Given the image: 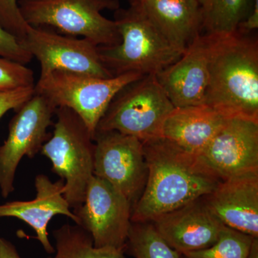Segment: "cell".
<instances>
[{"instance_id":"1","label":"cell","mask_w":258,"mask_h":258,"mask_svg":"<svg viewBox=\"0 0 258 258\" xmlns=\"http://www.w3.org/2000/svg\"><path fill=\"white\" fill-rule=\"evenodd\" d=\"M143 143L147 179L138 201L132 208V222L154 219L206 196L221 180L200 162L164 138Z\"/></svg>"},{"instance_id":"2","label":"cell","mask_w":258,"mask_h":258,"mask_svg":"<svg viewBox=\"0 0 258 258\" xmlns=\"http://www.w3.org/2000/svg\"><path fill=\"white\" fill-rule=\"evenodd\" d=\"M248 34L238 31L227 36L208 35L205 104L227 118L258 120V42Z\"/></svg>"},{"instance_id":"3","label":"cell","mask_w":258,"mask_h":258,"mask_svg":"<svg viewBox=\"0 0 258 258\" xmlns=\"http://www.w3.org/2000/svg\"><path fill=\"white\" fill-rule=\"evenodd\" d=\"M114 18L121 41L113 46H98L102 63L113 76L156 75L182 55L137 8H119Z\"/></svg>"},{"instance_id":"4","label":"cell","mask_w":258,"mask_h":258,"mask_svg":"<svg viewBox=\"0 0 258 258\" xmlns=\"http://www.w3.org/2000/svg\"><path fill=\"white\" fill-rule=\"evenodd\" d=\"M52 137L40 153L50 159L52 171L64 181L63 196L71 208L83 203L90 179L93 176L95 142L82 118L66 107L55 111Z\"/></svg>"},{"instance_id":"5","label":"cell","mask_w":258,"mask_h":258,"mask_svg":"<svg viewBox=\"0 0 258 258\" xmlns=\"http://www.w3.org/2000/svg\"><path fill=\"white\" fill-rule=\"evenodd\" d=\"M25 23L32 27L50 26L63 35L82 37L97 46H113L121 41L114 20L101 14L119 9L118 0H19Z\"/></svg>"},{"instance_id":"6","label":"cell","mask_w":258,"mask_h":258,"mask_svg":"<svg viewBox=\"0 0 258 258\" xmlns=\"http://www.w3.org/2000/svg\"><path fill=\"white\" fill-rule=\"evenodd\" d=\"M143 76L137 73H127L102 79L68 71H52L40 75L34 88L35 93L45 96L57 108L66 107L76 112L94 139L98 123L115 95Z\"/></svg>"},{"instance_id":"7","label":"cell","mask_w":258,"mask_h":258,"mask_svg":"<svg viewBox=\"0 0 258 258\" xmlns=\"http://www.w3.org/2000/svg\"><path fill=\"white\" fill-rule=\"evenodd\" d=\"M174 108L156 75H147L115 95L96 132L115 131L142 142L161 138L164 120Z\"/></svg>"},{"instance_id":"8","label":"cell","mask_w":258,"mask_h":258,"mask_svg":"<svg viewBox=\"0 0 258 258\" xmlns=\"http://www.w3.org/2000/svg\"><path fill=\"white\" fill-rule=\"evenodd\" d=\"M57 107L45 96L35 93L17 110L11 119L9 134L0 146V191L8 198L15 190V173L24 157L32 158L50 138L47 128L52 124Z\"/></svg>"},{"instance_id":"9","label":"cell","mask_w":258,"mask_h":258,"mask_svg":"<svg viewBox=\"0 0 258 258\" xmlns=\"http://www.w3.org/2000/svg\"><path fill=\"white\" fill-rule=\"evenodd\" d=\"M93 140V175L106 180L123 194L133 208L147 182L143 143L115 131L97 132Z\"/></svg>"},{"instance_id":"10","label":"cell","mask_w":258,"mask_h":258,"mask_svg":"<svg viewBox=\"0 0 258 258\" xmlns=\"http://www.w3.org/2000/svg\"><path fill=\"white\" fill-rule=\"evenodd\" d=\"M132 205L106 180L93 175L86 188L84 202L73 212L91 235L96 247L125 249L132 225Z\"/></svg>"},{"instance_id":"11","label":"cell","mask_w":258,"mask_h":258,"mask_svg":"<svg viewBox=\"0 0 258 258\" xmlns=\"http://www.w3.org/2000/svg\"><path fill=\"white\" fill-rule=\"evenodd\" d=\"M20 42L38 60L40 75L62 71L102 79L113 77L102 63L98 46L86 39L29 25L26 35Z\"/></svg>"},{"instance_id":"12","label":"cell","mask_w":258,"mask_h":258,"mask_svg":"<svg viewBox=\"0 0 258 258\" xmlns=\"http://www.w3.org/2000/svg\"><path fill=\"white\" fill-rule=\"evenodd\" d=\"M198 157L221 181L258 171V120L227 118Z\"/></svg>"},{"instance_id":"13","label":"cell","mask_w":258,"mask_h":258,"mask_svg":"<svg viewBox=\"0 0 258 258\" xmlns=\"http://www.w3.org/2000/svg\"><path fill=\"white\" fill-rule=\"evenodd\" d=\"M150 222L163 240L181 254L211 247L225 227L209 210L204 197Z\"/></svg>"},{"instance_id":"14","label":"cell","mask_w":258,"mask_h":258,"mask_svg":"<svg viewBox=\"0 0 258 258\" xmlns=\"http://www.w3.org/2000/svg\"><path fill=\"white\" fill-rule=\"evenodd\" d=\"M210 37L200 35L180 58L156 74L175 108L205 104L209 80Z\"/></svg>"},{"instance_id":"15","label":"cell","mask_w":258,"mask_h":258,"mask_svg":"<svg viewBox=\"0 0 258 258\" xmlns=\"http://www.w3.org/2000/svg\"><path fill=\"white\" fill-rule=\"evenodd\" d=\"M204 200L225 227L258 237V171L220 181Z\"/></svg>"},{"instance_id":"16","label":"cell","mask_w":258,"mask_h":258,"mask_svg":"<svg viewBox=\"0 0 258 258\" xmlns=\"http://www.w3.org/2000/svg\"><path fill=\"white\" fill-rule=\"evenodd\" d=\"M64 181L52 182L48 176L39 174L35 180L36 197L30 201L10 202L0 205V218L15 217L23 220L36 232L37 240L48 254L55 253L47 232V225L55 215L69 217L78 225L79 219L71 212L63 196Z\"/></svg>"},{"instance_id":"17","label":"cell","mask_w":258,"mask_h":258,"mask_svg":"<svg viewBox=\"0 0 258 258\" xmlns=\"http://www.w3.org/2000/svg\"><path fill=\"white\" fill-rule=\"evenodd\" d=\"M134 8L140 10L181 53L202 35L203 10L195 0H148Z\"/></svg>"},{"instance_id":"18","label":"cell","mask_w":258,"mask_h":258,"mask_svg":"<svg viewBox=\"0 0 258 258\" xmlns=\"http://www.w3.org/2000/svg\"><path fill=\"white\" fill-rule=\"evenodd\" d=\"M227 120L206 104L174 108L164 120L161 138L198 157Z\"/></svg>"},{"instance_id":"19","label":"cell","mask_w":258,"mask_h":258,"mask_svg":"<svg viewBox=\"0 0 258 258\" xmlns=\"http://www.w3.org/2000/svg\"><path fill=\"white\" fill-rule=\"evenodd\" d=\"M252 0H206L203 10V30L211 36H227L238 32L248 18Z\"/></svg>"},{"instance_id":"20","label":"cell","mask_w":258,"mask_h":258,"mask_svg":"<svg viewBox=\"0 0 258 258\" xmlns=\"http://www.w3.org/2000/svg\"><path fill=\"white\" fill-rule=\"evenodd\" d=\"M53 236L55 255L48 258H125V249L95 247L91 235L78 225L66 224Z\"/></svg>"},{"instance_id":"21","label":"cell","mask_w":258,"mask_h":258,"mask_svg":"<svg viewBox=\"0 0 258 258\" xmlns=\"http://www.w3.org/2000/svg\"><path fill=\"white\" fill-rule=\"evenodd\" d=\"M135 258H181L154 228L152 222H132L125 251Z\"/></svg>"},{"instance_id":"22","label":"cell","mask_w":258,"mask_h":258,"mask_svg":"<svg viewBox=\"0 0 258 258\" xmlns=\"http://www.w3.org/2000/svg\"><path fill=\"white\" fill-rule=\"evenodd\" d=\"M254 237L225 227L211 247L181 254L182 258H246Z\"/></svg>"},{"instance_id":"23","label":"cell","mask_w":258,"mask_h":258,"mask_svg":"<svg viewBox=\"0 0 258 258\" xmlns=\"http://www.w3.org/2000/svg\"><path fill=\"white\" fill-rule=\"evenodd\" d=\"M28 86H35L33 71L0 56V93Z\"/></svg>"},{"instance_id":"24","label":"cell","mask_w":258,"mask_h":258,"mask_svg":"<svg viewBox=\"0 0 258 258\" xmlns=\"http://www.w3.org/2000/svg\"><path fill=\"white\" fill-rule=\"evenodd\" d=\"M0 24L19 41L25 37L29 25L22 17L17 0H0Z\"/></svg>"},{"instance_id":"25","label":"cell","mask_w":258,"mask_h":258,"mask_svg":"<svg viewBox=\"0 0 258 258\" xmlns=\"http://www.w3.org/2000/svg\"><path fill=\"white\" fill-rule=\"evenodd\" d=\"M0 56L18 63L26 64L32 56L25 50L16 37L7 31L0 24Z\"/></svg>"},{"instance_id":"26","label":"cell","mask_w":258,"mask_h":258,"mask_svg":"<svg viewBox=\"0 0 258 258\" xmlns=\"http://www.w3.org/2000/svg\"><path fill=\"white\" fill-rule=\"evenodd\" d=\"M35 86H28L0 93V118L10 110L19 109L35 94Z\"/></svg>"},{"instance_id":"27","label":"cell","mask_w":258,"mask_h":258,"mask_svg":"<svg viewBox=\"0 0 258 258\" xmlns=\"http://www.w3.org/2000/svg\"><path fill=\"white\" fill-rule=\"evenodd\" d=\"M252 5L250 14L240 27L238 31L248 34L258 28V0H252Z\"/></svg>"},{"instance_id":"28","label":"cell","mask_w":258,"mask_h":258,"mask_svg":"<svg viewBox=\"0 0 258 258\" xmlns=\"http://www.w3.org/2000/svg\"><path fill=\"white\" fill-rule=\"evenodd\" d=\"M0 258H21L14 244L0 237Z\"/></svg>"},{"instance_id":"29","label":"cell","mask_w":258,"mask_h":258,"mask_svg":"<svg viewBox=\"0 0 258 258\" xmlns=\"http://www.w3.org/2000/svg\"><path fill=\"white\" fill-rule=\"evenodd\" d=\"M246 258H258V237H254L252 240L250 249Z\"/></svg>"},{"instance_id":"30","label":"cell","mask_w":258,"mask_h":258,"mask_svg":"<svg viewBox=\"0 0 258 258\" xmlns=\"http://www.w3.org/2000/svg\"><path fill=\"white\" fill-rule=\"evenodd\" d=\"M147 1H148V0H128L131 5L130 7H132V8H137V7L143 4L144 3Z\"/></svg>"},{"instance_id":"31","label":"cell","mask_w":258,"mask_h":258,"mask_svg":"<svg viewBox=\"0 0 258 258\" xmlns=\"http://www.w3.org/2000/svg\"><path fill=\"white\" fill-rule=\"evenodd\" d=\"M195 1L198 2L199 4H200V5H201L202 7H203V5H205L206 0H195Z\"/></svg>"},{"instance_id":"32","label":"cell","mask_w":258,"mask_h":258,"mask_svg":"<svg viewBox=\"0 0 258 258\" xmlns=\"http://www.w3.org/2000/svg\"><path fill=\"white\" fill-rule=\"evenodd\" d=\"M181 258H182V257H181Z\"/></svg>"}]
</instances>
